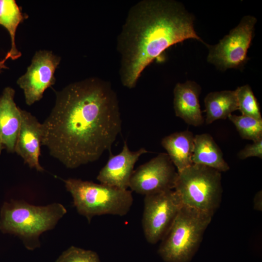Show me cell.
I'll return each instance as SVG.
<instances>
[{"label":"cell","mask_w":262,"mask_h":262,"mask_svg":"<svg viewBox=\"0 0 262 262\" xmlns=\"http://www.w3.org/2000/svg\"><path fill=\"white\" fill-rule=\"evenodd\" d=\"M55 93V104L42 123V146L68 168L98 160L121 130L119 102L111 84L90 77Z\"/></svg>","instance_id":"1"},{"label":"cell","mask_w":262,"mask_h":262,"mask_svg":"<svg viewBox=\"0 0 262 262\" xmlns=\"http://www.w3.org/2000/svg\"><path fill=\"white\" fill-rule=\"evenodd\" d=\"M194 17L174 0H142L131 6L117 36L122 85L135 87L144 69L167 49L188 39L204 43Z\"/></svg>","instance_id":"2"},{"label":"cell","mask_w":262,"mask_h":262,"mask_svg":"<svg viewBox=\"0 0 262 262\" xmlns=\"http://www.w3.org/2000/svg\"><path fill=\"white\" fill-rule=\"evenodd\" d=\"M66 212L59 203L37 206L11 199L1 207L0 230L19 237L26 248L33 250L40 246V235L53 229Z\"/></svg>","instance_id":"3"},{"label":"cell","mask_w":262,"mask_h":262,"mask_svg":"<svg viewBox=\"0 0 262 262\" xmlns=\"http://www.w3.org/2000/svg\"><path fill=\"white\" fill-rule=\"evenodd\" d=\"M213 215L181 207L161 240L158 252L165 262H189L198 249Z\"/></svg>","instance_id":"4"},{"label":"cell","mask_w":262,"mask_h":262,"mask_svg":"<svg viewBox=\"0 0 262 262\" xmlns=\"http://www.w3.org/2000/svg\"><path fill=\"white\" fill-rule=\"evenodd\" d=\"M78 213L90 222L97 215L127 214L133 203L131 191L80 179L63 180Z\"/></svg>","instance_id":"5"},{"label":"cell","mask_w":262,"mask_h":262,"mask_svg":"<svg viewBox=\"0 0 262 262\" xmlns=\"http://www.w3.org/2000/svg\"><path fill=\"white\" fill-rule=\"evenodd\" d=\"M174 190L182 205L213 215L221 202V172L193 164L178 173Z\"/></svg>","instance_id":"6"},{"label":"cell","mask_w":262,"mask_h":262,"mask_svg":"<svg viewBox=\"0 0 262 262\" xmlns=\"http://www.w3.org/2000/svg\"><path fill=\"white\" fill-rule=\"evenodd\" d=\"M256 18L244 16L239 24L215 45H207L209 52L208 61L221 70L241 68L248 59L247 50L250 46Z\"/></svg>","instance_id":"7"},{"label":"cell","mask_w":262,"mask_h":262,"mask_svg":"<svg viewBox=\"0 0 262 262\" xmlns=\"http://www.w3.org/2000/svg\"><path fill=\"white\" fill-rule=\"evenodd\" d=\"M182 206L174 190L145 196L142 224L148 243L155 244L162 240Z\"/></svg>","instance_id":"8"},{"label":"cell","mask_w":262,"mask_h":262,"mask_svg":"<svg viewBox=\"0 0 262 262\" xmlns=\"http://www.w3.org/2000/svg\"><path fill=\"white\" fill-rule=\"evenodd\" d=\"M178 175L167 154L161 153L133 171L129 188L145 196L174 190Z\"/></svg>","instance_id":"9"},{"label":"cell","mask_w":262,"mask_h":262,"mask_svg":"<svg viewBox=\"0 0 262 262\" xmlns=\"http://www.w3.org/2000/svg\"><path fill=\"white\" fill-rule=\"evenodd\" d=\"M60 62L61 57L51 51L35 53L26 72L16 82L23 91L26 104L31 106L40 100L45 91L55 84L54 73Z\"/></svg>","instance_id":"10"},{"label":"cell","mask_w":262,"mask_h":262,"mask_svg":"<svg viewBox=\"0 0 262 262\" xmlns=\"http://www.w3.org/2000/svg\"><path fill=\"white\" fill-rule=\"evenodd\" d=\"M21 122L15 146V152L30 168L43 172L39 163L43 136L42 123L31 113L21 111Z\"/></svg>","instance_id":"11"},{"label":"cell","mask_w":262,"mask_h":262,"mask_svg":"<svg viewBox=\"0 0 262 262\" xmlns=\"http://www.w3.org/2000/svg\"><path fill=\"white\" fill-rule=\"evenodd\" d=\"M148 151L144 147L131 151L124 142L121 151L111 154L106 164L99 172L97 179L100 183L122 190L129 188L130 181L135 164L140 157Z\"/></svg>","instance_id":"12"},{"label":"cell","mask_w":262,"mask_h":262,"mask_svg":"<svg viewBox=\"0 0 262 262\" xmlns=\"http://www.w3.org/2000/svg\"><path fill=\"white\" fill-rule=\"evenodd\" d=\"M15 90L5 87L0 96V147L15 152L21 122V109L16 106Z\"/></svg>","instance_id":"13"},{"label":"cell","mask_w":262,"mask_h":262,"mask_svg":"<svg viewBox=\"0 0 262 262\" xmlns=\"http://www.w3.org/2000/svg\"><path fill=\"white\" fill-rule=\"evenodd\" d=\"M200 86L195 82L178 83L174 89V109L177 116L197 127L204 123L199 101Z\"/></svg>","instance_id":"14"},{"label":"cell","mask_w":262,"mask_h":262,"mask_svg":"<svg viewBox=\"0 0 262 262\" xmlns=\"http://www.w3.org/2000/svg\"><path fill=\"white\" fill-rule=\"evenodd\" d=\"M194 137L193 133L187 130L172 133L162 140L163 147L178 173L193 164Z\"/></svg>","instance_id":"15"},{"label":"cell","mask_w":262,"mask_h":262,"mask_svg":"<svg viewBox=\"0 0 262 262\" xmlns=\"http://www.w3.org/2000/svg\"><path fill=\"white\" fill-rule=\"evenodd\" d=\"M192 160L194 164L208 166L220 172L229 169L221 149L208 133L195 136Z\"/></svg>","instance_id":"16"},{"label":"cell","mask_w":262,"mask_h":262,"mask_svg":"<svg viewBox=\"0 0 262 262\" xmlns=\"http://www.w3.org/2000/svg\"><path fill=\"white\" fill-rule=\"evenodd\" d=\"M206 123L211 124L219 119H225L238 110L236 91L212 92L204 99Z\"/></svg>","instance_id":"17"},{"label":"cell","mask_w":262,"mask_h":262,"mask_svg":"<svg viewBox=\"0 0 262 262\" xmlns=\"http://www.w3.org/2000/svg\"><path fill=\"white\" fill-rule=\"evenodd\" d=\"M28 18V16L22 12L15 0H0V25L8 31L11 38V47L7 53L9 58L15 60L21 56L17 49L15 37L18 25Z\"/></svg>","instance_id":"18"},{"label":"cell","mask_w":262,"mask_h":262,"mask_svg":"<svg viewBox=\"0 0 262 262\" xmlns=\"http://www.w3.org/2000/svg\"><path fill=\"white\" fill-rule=\"evenodd\" d=\"M228 118L235 125L242 138L253 142L262 139V120L245 115L232 114Z\"/></svg>","instance_id":"19"},{"label":"cell","mask_w":262,"mask_h":262,"mask_svg":"<svg viewBox=\"0 0 262 262\" xmlns=\"http://www.w3.org/2000/svg\"><path fill=\"white\" fill-rule=\"evenodd\" d=\"M238 110L245 115L258 120H262L257 98L248 84L238 87L235 90Z\"/></svg>","instance_id":"20"},{"label":"cell","mask_w":262,"mask_h":262,"mask_svg":"<svg viewBox=\"0 0 262 262\" xmlns=\"http://www.w3.org/2000/svg\"><path fill=\"white\" fill-rule=\"evenodd\" d=\"M55 262H100L97 253L71 246L63 252Z\"/></svg>","instance_id":"21"},{"label":"cell","mask_w":262,"mask_h":262,"mask_svg":"<svg viewBox=\"0 0 262 262\" xmlns=\"http://www.w3.org/2000/svg\"><path fill=\"white\" fill-rule=\"evenodd\" d=\"M238 156L243 160L251 157H257L262 159V139L246 145L244 148L239 151Z\"/></svg>","instance_id":"22"},{"label":"cell","mask_w":262,"mask_h":262,"mask_svg":"<svg viewBox=\"0 0 262 262\" xmlns=\"http://www.w3.org/2000/svg\"><path fill=\"white\" fill-rule=\"evenodd\" d=\"M254 209L258 211L262 210V190L258 191L255 195L253 199Z\"/></svg>","instance_id":"23"},{"label":"cell","mask_w":262,"mask_h":262,"mask_svg":"<svg viewBox=\"0 0 262 262\" xmlns=\"http://www.w3.org/2000/svg\"><path fill=\"white\" fill-rule=\"evenodd\" d=\"M9 58V56L6 54L5 57L0 61V73L2 71V69L9 68V67L5 65L6 61Z\"/></svg>","instance_id":"24"},{"label":"cell","mask_w":262,"mask_h":262,"mask_svg":"<svg viewBox=\"0 0 262 262\" xmlns=\"http://www.w3.org/2000/svg\"><path fill=\"white\" fill-rule=\"evenodd\" d=\"M2 150V149L0 147V155L1 154V152Z\"/></svg>","instance_id":"25"}]
</instances>
